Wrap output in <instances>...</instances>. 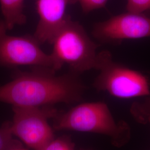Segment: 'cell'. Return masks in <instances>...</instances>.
Returning a JSON list of instances; mask_svg holds the SVG:
<instances>
[{
    "mask_svg": "<svg viewBox=\"0 0 150 150\" xmlns=\"http://www.w3.org/2000/svg\"><path fill=\"white\" fill-rule=\"evenodd\" d=\"M56 73L39 67H33L30 71H16L12 80L0 86V102L17 107H43L80 102L86 86L79 75L71 71L58 76Z\"/></svg>",
    "mask_w": 150,
    "mask_h": 150,
    "instance_id": "obj_1",
    "label": "cell"
},
{
    "mask_svg": "<svg viewBox=\"0 0 150 150\" xmlns=\"http://www.w3.org/2000/svg\"><path fill=\"white\" fill-rule=\"evenodd\" d=\"M54 129L72 130L107 136L115 146H123L129 142V125L116 122L107 104L103 102L82 103L54 118Z\"/></svg>",
    "mask_w": 150,
    "mask_h": 150,
    "instance_id": "obj_2",
    "label": "cell"
},
{
    "mask_svg": "<svg viewBox=\"0 0 150 150\" xmlns=\"http://www.w3.org/2000/svg\"><path fill=\"white\" fill-rule=\"evenodd\" d=\"M51 54L62 64H67L70 71L80 75L96 70L99 45L88 36L85 28L71 17L54 38Z\"/></svg>",
    "mask_w": 150,
    "mask_h": 150,
    "instance_id": "obj_3",
    "label": "cell"
},
{
    "mask_svg": "<svg viewBox=\"0 0 150 150\" xmlns=\"http://www.w3.org/2000/svg\"><path fill=\"white\" fill-rule=\"evenodd\" d=\"M96 70L99 71V74L93 86L97 91L125 99L150 96L148 78L138 71L114 61L107 50L98 52Z\"/></svg>",
    "mask_w": 150,
    "mask_h": 150,
    "instance_id": "obj_4",
    "label": "cell"
},
{
    "mask_svg": "<svg viewBox=\"0 0 150 150\" xmlns=\"http://www.w3.org/2000/svg\"><path fill=\"white\" fill-rule=\"evenodd\" d=\"M7 31L4 20L0 18V67L28 66L57 72L63 66L52 54L43 51L33 36H11Z\"/></svg>",
    "mask_w": 150,
    "mask_h": 150,
    "instance_id": "obj_5",
    "label": "cell"
},
{
    "mask_svg": "<svg viewBox=\"0 0 150 150\" xmlns=\"http://www.w3.org/2000/svg\"><path fill=\"white\" fill-rule=\"evenodd\" d=\"M13 120L10 122L11 134L33 150H40L54 138L48 120L58 114L52 107L12 106Z\"/></svg>",
    "mask_w": 150,
    "mask_h": 150,
    "instance_id": "obj_6",
    "label": "cell"
},
{
    "mask_svg": "<svg viewBox=\"0 0 150 150\" xmlns=\"http://www.w3.org/2000/svg\"><path fill=\"white\" fill-rule=\"evenodd\" d=\"M92 34L100 42L119 45L123 40L150 38V17L127 12L97 22Z\"/></svg>",
    "mask_w": 150,
    "mask_h": 150,
    "instance_id": "obj_7",
    "label": "cell"
},
{
    "mask_svg": "<svg viewBox=\"0 0 150 150\" xmlns=\"http://www.w3.org/2000/svg\"><path fill=\"white\" fill-rule=\"evenodd\" d=\"M77 0H37L39 20L33 36L41 45L51 44L54 38L71 18L66 13L68 5Z\"/></svg>",
    "mask_w": 150,
    "mask_h": 150,
    "instance_id": "obj_8",
    "label": "cell"
},
{
    "mask_svg": "<svg viewBox=\"0 0 150 150\" xmlns=\"http://www.w3.org/2000/svg\"><path fill=\"white\" fill-rule=\"evenodd\" d=\"M25 0H0L1 12L7 30L25 25L27 17L24 13Z\"/></svg>",
    "mask_w": 150,
    "mask_h": 150,
    "instance_id": "obj_9",
    "label": "cell"
},
{
    "mask_svg": "<svg viewBox=\"0 0 150 150\" xmlns=\"http://www.w3.org/2000/svg\"><path fill=\"white\" fill-rule=\"evenodd\" d=\"M10 122H6L0 127V150H10L23 147L21 142L15 139L11 134Z\"/></svg>",
    "mask_w": 150,
    "mask_h": 150,
    "instance_id": "obj_10",
    "label": "cell"
},
{
    "mask_svg": "<svg viewBox=\"0 0 150 150\" xmlns=\"http://www.w3.org/2000/svg\"><path fill=\"white\" fill-rule=\"evenodd\" d=\"M130 112L139 122L150 115V96L146 97L141 101L134 102L131 107Z\"/></svg>",
    "mask_w": 150,
    "mask_h": 150,
    "instance_id": "obj_11",
    "label": "cell"
},
{
    "mask_svg": "<svg viewBox=\"0 0 150 150\" xmlns=\"http://www.w3.org/2000/svg\"><path fill=\"white\" fill-rule=\"evenodd\" d=\"M38 150H75V145L69 137L64 136L54 138Z\"/></svg>",
    "mask_w": 150,
    "mask_h": 150,
    "instance_id": "obj_12",
    "label": "cell"
},
{
    "mask_svg": "<svg viewBox=\"0 0 150 150\" xmlns=\"http://www.w3.org/2000/svg\"><path fill=\"white\" fill-rule=\"evenodd\" d=\"M126 9L131 13L145 14L150 10V0H127Z\"/></svg>",
    "mask_w": 150,
    "mask_h": 150,
    "instance_id": "obj_13",
    "label": "cell"
},
{
    "mask_svg": "<svg viewBox=\"0 0 150 150\" xmlns=\"http://www.w3.org/2000/svg\"><path fill=\"white\" fill-rule=\"evenodd\" d=\"M108 0H77L80 4L82 11L88 13L91 11L104 7Z\"/></svg>",
    "mask_w": 150,
    "mask_h": 150,
    "instance_id": "obj_14",
    "label": "cell"
},
{
    "mask_svg": "<svg viewBox=\"0 0 150 150\" xmlns=\"http://www.w3.org/2000/svg\"><path fill=\"white\" fill-rule=\"evenodd\" d=\"M139 122L141 123H150V115L146 117L145 118H143Z\"/></svg>",
    "mask_w": 150,
    "mask_h": 150,
    "instance_id": "obj_15",
    "label": "cell"
},
{
    "mask_svg": "<svg viewBox=\"0 0 150 150\" xmlns=\"http://www.w3.org/2000/svg\"><path fill=\"white\" fill-rule=\"evenodd\" d=\"M10 150H27L25 149H23V147H21V148H17V149H12Z\"/></svg>",
    "mask_w": 150,
    "mask_h": 150,
    "instance_id": "obj_16",
    "label": "cell"
}]
</instances>
